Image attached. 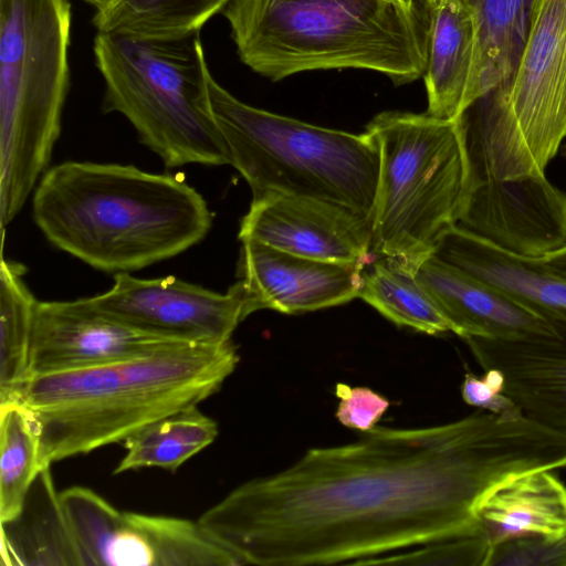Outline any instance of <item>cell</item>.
Instances as JSON below:
<instances>
[{
	"label": "cell",
	"instance_id": "obj_21",
	"mask_svg": "<svg viewBox=\"0 0 566 566\" xmlns=\"http://www.w3.org/2000/svg\"><path fill=\"white\" fill-rule=\"evenodd\" d=\"M538 470L513 476L479 502L476 517L492 545L566 530V485L552 472Z\"/></svg>",
	"mask_w": 566,
	"mask_h": 566
},
{
	"label": "cell",
	"instance_id": "obj_25",
	"mask_svg": "<svg viewBox=\"0 0 566 566\" xmlns=\"http://www.w3.org/2000/svg\"><path fill=\"white\" fill-rule=\"evenodd\" d=\"M218 436L217 422L197 406L174 412L138 430L124 441L125 455L114 474L140 468L176 471Z\"/></svg>",
	"mask_w": 566,
	"mask_h": 566
},
{
	"label": "cell",
	"instance_id": "obj_24",
	"mask_svg": "<svg viewBox=\"0 0 566 566\" xmlns=\"http://www.w3.org/2000/svg\"><path fill=\"white\" fill-rule=\"evenodd\" d=\"M27 269L0 264V405L20 402L31 379L30 347L38 301L27 286Z\"/></svg>",
	"mask_w": 566,
	"mask_h": 566
},
{
	"label": "cell",
	"instance_id": "obj_4",
	"mask_svg": "<svg viewBox=\"0 0 566 566\" xmlns=\"http://www.w3.org/2000/svg\"><path fill=\"white\" fill-rule=\"evenodd\" d=\"M221 13L241 62L271 81L360 69L401 85L424 74L427 0H231Z\"/></svg>",
	"mask_w": 566,
	"mask_h": 566
},
{
	"label": "cell",
	"instance_id": "obj_13",
	"mask_svg": "<svg viewBox=\"0 0 566 566\" xmlns=\"http://www.w3.org/2000/svg\"><path fill=\"white\" fill-rule=\"evenodd\" d=\"M457 226L509 252L541 258L566 244V193L546 176L471 180Z\"/></svg>",
	"mask_w": 566,
	"mask_h": 566
},
{
	"label": "cell",
	"instance_id": "obj_34",
	"mask_svg": "<svg viewBox=\"0 0 566 566\" xmlns=\"http://www.w3.org/2000/svg\"><path fill=\"white\" fill-rule=\"evenodd\" d=\"M562 154L564 157H566V145L562 147Z\"/></svg>",
	"mask_w": 566,
	"mask_h": 566
},
{
	"label": "cell",
	"instance_id": "obj_14",
	"mask_svg": "<svg viewBox=\"0 0 566 566\" xmlns=\"http://www.w3.org/2000/svg\"><path fill=\"white\" fill-rule=\"evenodd\" d=\"M185 343L103 315L81 298L38 301L30 347L31 378L108 365Z\"/></svg>",
	"mask_w": 566,
	"mask_h": 566
},
{
	"label": "cell",
	"instance_id": "obj_10",
	"mask_svg": "<svg viewBox=\"0 0 566 566\" xmlns=\"http://www.w3.org/2000/svg\"><path fill=\"white\" fill-rule=\"evenodd\" d=\"M86 566H239L197 522L123 512L91 489L60 493Z\"/></svg>",
	"mask_w": 566,
	"mask_h": 566
},
{
	"label": "cell",
	"instance_id": "obj_32",
	"mask_svg": "<svg viewBox=\"0 0 566 566\" xmlns=\"http://www.w3.org/2000/svg\"><path fill=\"white\" fill-rule=\"evenodd\" d=\"M538 259L548 270L566 279V244Z\"/></svg>",
	"mask_w": 566,
	"mask_h": 566
},
{
	"label": "cell",
	"instance_id": "obj_1",
	"mask_svg": "<svg viewBox=\"0 0 566 566\" xmlns=\"http://www.w3.org/2000/svg\"><path fill=\"white\" fill-rule=\"evenodd\" d=\"M363 433L242 483L198 523L242 565H360L481 533L476 507L490 490L566 467V431L524 413Z\"/></svg>",
	"mask_w": 566,
	"mask_h": 566
},
{
	"label": "cell",
	"instance_id": "obj_8",
	"mask_svg": "<svg viewBox=\"0 0 566 566\" xmlns=\"http://www.w3.org/2000/svg\"><path fill=\"white\" fill-rule=\"evenodd\" d=\"M457 122L468 182L545 176L566 137V0H534L513 73Z\"/></svg>",
	"mask_w": 566,
	"mask_h": 566
},
{
	"label": "cell",
	"instance_id": "obj_17",
	"mask_svg": "<svg viewBox=\"0 0 566 566\" xmlns=\"http://www.w3.org/2000/svg\"><path fill=\"white\" fill-rule=\"evenodd\" d=\"M553 322L556 332L548 336L463 340L484 370L504 375V392L525 416L566 431V322Z\"/></svg>",
	"mask_w": 566,
	"mask_h": 566
},
{
	"label": "cell",
	"instance_id": "obj_19",
	"mask_svg": "<svg viewBox=\"0 0 566 566\" xmlns=\"http://www.w3.org/2000/svg\"><path fill=\"white\" fill-rule=\"evenodd\" d=\"M50 467L38 472L18 514L0 521L1 566H86Z\"/></svg>",
	"mask_w": 566,
	"mask_h": 566
},
{
	"label": "cell",
	"instance_id": "obj_9",
	"mask_svg": "<svg viewBox=\"0 0 566 566\" xmlns=\"http://www.w3.org/2000/svg\"><path fill=\"white\" fill-rule=\"evenodd\" d=\"M366 132L379 149L371 253L416 271L458 221L468 179L458 122L390 111Z\"/></svg>",
	"mask_w": 566,
	"mask_h": 566
},
{
	"label": "cell",
	"instance_id": "obj_22",
	"mask_svg": "<svg viewBox=\"0 0 566 566\" xmlns=\"http://www.w3.org/2000/svg\"><path fill=\"white\" fill-rule=\"evenodd\" d=\"M462 1L471 10L475 25L467 111L513 73L527 36L534 0Z\"/></svg>",
	"mask_w": 566,
	"mask_h": 566
},
{
	"label": "cell",
	"instance_id": "obj_5",
	"mask_svg": "<svg viewBox=\"0 0 566 566\" xmlns=\"http://www.w3.org/2000/svg\"><path fill=\"white\" fill-rule=\"evenodd\" d=\"M69 0H0V223L45 171L70 90Z\"/></svg>",
	"mask_w": 566,
	"mask_h": 566
},
{
	"label": "cell",
	"instance_id": "obj_15",
	"mask_svg": "<svg viewBox=\"0 0 566 566\" xmlns=\"http://www.w3.org/2000/svg\"><path fill=\"white\" fill-rule=\"evenodd\" d=\"M241 242L238 275L258 311L295 314L359 296L364 265L301 256L255 240Z\"/></svg>",
	"mask_w": 566,
	"mask_h": 566
},
{
	"label": "cell",
	"instance_id": "obj_6",
	"mask_svg": "<svg viewBox=\"0 0 566 566\" xmlns=\"http://www.w3.org/2000/svg\"><path fill=\"white\" fill-rule=\"evenodd\" d=\"M93 53L103 112L123 115L166 167L229 165L210 109L200 32L170 40L97 33Z\"/></svg>",
	"mask_w": 566,
	"mask_h": 566
},
{
	"label": "cell",
	"instance_id": "obj_33",
	"mask_svg": "<svg viewBox=\"0 0 566 566\" xmlns=\"http://www.w3.org/2000/svg\"><path fill=\"white\" fill-rule=\"evenodd\" d=\"M90 6H92L94 9H96L98 6H101L104 0H81Z\"/></svg>",
	"mask_w": 566,
	"mask_h": 566
},
{
	"label": "cell",
	"instance_id": "obj_12",
	"mask_svg": "<svg viewBox=\"0 0 566 566\" xmlns=\"http://www.w3.org/2000/svg\"><path fill=\"white\" fill-rule=\"evenodd\" d=\"M301 256L366 266L373 220L340 203L282 192L252 197L238 234Z\"/></svg>",
	"mask_w": 566,
	"mask_h": 566
},
{
	"label": "cell",
	"instance_id": "obj_7",
	"mask_svg": "<svg viewBox=\"0 0 566 566\" xmlns=\"http://www.w3.org/2000/svg\"><path fill=\"white\" fill-rule=\"evenodd\" d=\"M208 96L229 165L247 180L252 197L307 196L340 203L373 220L379 149L368 132L324 128L250 106L211 73Z\"/></svg>",
	"mask_w": 566,
	"mask_h": 566
},
{
	"label": "cell",
	"instance_id": "obj_18",
	"mask_svg": "<svg viewBox=\"0 0 566 566\" xmlns=\"http://www.w3.org/2000/svg\"><path fill=\"white\" fill-rule=\"evenodd\" d=\"M552 319L566 322V279L538 258L509 252L454 224L432 253Z\"/></svg>",
	"mask_w": 566,
	"mask_h": 566
},
{
	"label": "cell",
	"instance_id": "obj_35",
	"mask_svg": "<svg viewBox=\"0 0 566 566\" xmlns=\"http://www.w3.org/2000/svg\"><path fill=\"white\" fill-rule=\"evenodd\" d=\"M566 193V192H565Z\"/></svg>",
	"mask_w": 566,
	"mask_h": 566
},
{
	"label": "cell",
	"instance_id": "obj_26",
	"mask_svg": "<svg viewBox=\"0 0 566 566\" xmlns=\"http://www.w3.org/2000/svg\"><path fill=\"white\" fill-rule=\"evenodd\" d=\"M358 297L399 326L429 335L451 332L415 271L396 259L377 256L364 268Z\"/></svg>",
	"mask_w": 566,
	"mask_h": 566
},
{
	"label": "cell",
	"instance_id": "obj_31",
	"mask_svg": "<svg viewBox=\"0 0 566 566\" xmlns=\"http://www.w3.org/2000/svg\"><path fill=\"white\" fill-rule=\"evenodd\" d=\"M504 389V375L496 368H489L482 377L467 373L461 385V395L468 405L495 415H522L520 407Z\"/></svg>",
	"mask_w": 566,
	"mask_h": 566
},
{
	"label": "cell",
	"instance_id": "obj_20",
	"mask_svg": "<svg viewBox=\"0 0 566 566\" xmlns=\"http://www.w3.org/2000/svg\"><path fill=\"white\" fill-rule=\"evenodd\" d=\"M429 14L424 84L429 115L455 120L465 95L475 53V25L462 0H427Z\"/></svg>",
	"mask_w": 566,
	"mask_h": 566
},
{
	"label": "cell",
	"instance_id": "obj_27",
	"mask_svg": "<svg viewBox=\"0 0 566 566\" xmlns=\"http://www.w3.org/2000/svg\"><path fill=\"white\" fill-rule=\"evenodd\" d=\"M42 468L38 433L27 408L21 402L0 405V521L18 514Z\"/></svg>",
	"mask_w": 566,
	"mask_h": 566
},
{
	"label": "cell",
	"instance_id": "obj_3",
	"mask_svg": "<svg viewBox=\"0 0 566 566\" xmlns=\"http://www.w3.org/2000/svg\"><path fill=\"white\" fill-rule=\"evenodd\" d=\"M233 343H185L155 354L33 376L20 402L39 438L42 467L124 442L146 426L198 406L234 371Z\"/></svg>",
	"mask_w": 566,
	"mask_h": 566
},
{
	"label": "cell",
	"instance_id": "obj_2",
	"mask_svg": "<svg viewBox=\"0 0 566 566\" xmlns=\"http://www.w3.org/2000/svg\"><path fill=\"white\" fill-rule=\"evenodd\" d=\"M32 216L57 249L108 273H129L199 243L212 224L185 180L133 165L66 161L45 171Z\"/></svg>",
	"mask_w": 566,
	"mask_h": 566
},
{
	"label": "cell",
	"instance_id": "obj_16",
	"mask_svg": "<svg viewBox=\"0 0 566 566\" xmlns=\"http://www.w3.org/2000/svg\"><path fill=\"white\" fill-rule=\"evenodd\" d=\"M415 273L451 332L462 339H524L556 332L552 319L432 254Z\"/></svg>",
	"mask_w": 566,
	"mask_h": 566
},
{
	"label": "cell",
	"instance_id": "obj_29",
	"mask_svg": "<svg viewBox=\"0 0 566 566\" xmlns=\"http://www.w3.org/2000/svg\"><path fill=\"white\" fill-rule=\"evenodd\" d=\"M486 566H566V530L497 543L492 546Z\"/></svg>",
	"mask_w": 566,
	"mask_h": 566
},
{
	"label": "cell",
	"instance_id": "obj_28",
	"mask_svg": "<svg viewBox=\"0 0 566 566\" xmlns=\"http://www.w3.org/2000/svg\"><path fill=\"white\" fill-rule=\"evenodd\" d=\"M492 546L483 533H476L427 543L401 554L377 556L360 565L486 566Z\"/></svg>",
	"mask_w": 566,
	"mask_h": 566
},
{
	"label": "cell",
	"instance_id": "obj_23",
	"mask_svg": "<svg viewBox=\"0 0 566 566\" xmlns=\"http://www.w3.org/2000/svg\"><path fill=\"white\" fill-rule=\"evenodd\" d=\"M231 0H104L92 17L97 33L170 40L200 32Z\"/></svg>",
	"mask_w": 566,
	"mask_h": 566
},
{
	"label": "cell",
	"instance_id": "obj_11",
	"mask_svg": "<svg viewBox=\"0 0 566 566\" xmlns=\"http://www.w3.org/2000/svg\"><path fill=\"white\" fill-rule=\"evenodd\" d=\"M90 308L137 329L196 344H222L258 311L242 280L220 294L174 276L115 274L111 290L81 298Z\"/></svg>",
	"mask_w": 566,
	"mask_h": 566
},
{
	"label": "cell",
	"instance_id": "obj_30",
	"mask_svg": "<svg viewBox=\"0 0 566 566\" xmlns=\"http://www.w3.org/2000/svg\"><path fill=\"white\" fill-rule=\"evenodd\" d=\"M335 394L339 399L337 420L345 427L366 432L376 427L389 407V401L368 387H352L338 382Z\"/></svg>",
	"mask_w": 566,
	"mask_h": 566
}]
</instances>
